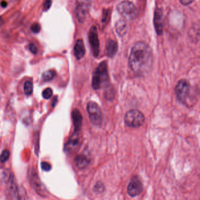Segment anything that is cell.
Returning a JSON list of instances; mask_svg holds the SVG:
<instances>
[{
	"mask_svg": "<svg viewBox=\"0 0 200 200\" xmlns=\"http://www.w3.org/2000/svg\"><path fill=\"white\" fill-rule=\"evenodd\" d=\"M153 64V53L150 46L143 42L134 45L129 56V65L134 73L144 75L150 71Z\"/></svg>",
	"mask_w": 200,
	"mask_h": 200,
	"instance_id": "6da1fadb",
	"label": "cell"
},
{
	"mask_svg": "<svg viewBox=\"0 0 200 200\" xmlns=\"http://www.w3.org/2000/svg\"><path fill=\"white\" fill-rule=\"evenodd\" d=\"M109 83L107 66L105 61L101 62L97 67L92 78V86L95 90L107 87Z\"/></svg>",
	"mask_w": 200,
	"mask_h": 200,
	"instance_id": "7a4b0ae2",
	"label": "cell"
},
{
	"mask_svg": "<svg viewBox=\"0 0 200 200\" xmlns=\"http://www.w3.org/2000/svg\"><path fill=\"white\" fill-rule=\"evenodd\" d=\"M145 120L144 115L138 110L128 111L124 117V123L130 128H139L143 124Z\"/></svg>",
	"mask_w": 200,
	"mask_h": 200,
	"instance_id": "3957f363",
	"label": "cell"
},
{
	"mask_svg": "<svg viewBox=\"0 0 200 200\" xmlns=\"http://www.w3.org/2000/svg\"><path fill=\"white\" fill-rule=\"evenodd\" d=\"M119 14L125 19L132 20L137 15V10L133 4L129 1H123L117 7Z\"/></svg>",
	"mask_w": 200,
	"mask_h": 200,
	"instance_id": "277c9868",
	"label": "cell"
},
{
	"mask_svg": "<svg viewBox=\"0 0 200 200\" xmlns=\"http://www.w3.org/2000/svg\"><path fill=\"white\" fill-rule=\"evenodd\" d=\"M89 118L95 126H100L102 123L103 118L100 107L95 102H89L87 106Z\"/></svg>",
	"mask_w": 200,
	"mask_h": 200,
	"instance_id": "5b68a950",
	"label": "cell"
},
{
	"mask_svg": "<svg viewBox=\"0 0 200 200\" xmlns=\"http://www.w3.org/2000/svg\"><path fill=\"white\" fill-rule=\"evenodd\" d=\"M190 85L189 82L185 79H181L178 81L175 89L176 95L178 100L184 103L189 95Z\"/></svg>",
	"mask_w": 200,
	"mask_h": 200,
	"instance_id": "8992f818",
	"label": "cell"
},
{
	"mask_svg": "<svg viewBox=\"0 0 200 200\" xmlns=\"http://www.w3.org/2000/svg\"><path fill=\"white\" fill-rule=\"evenodd\" d=\"M90 0H76V16L79 22L83 23L86 20L90 8Z\"/></svg>",
	"mask_w": 200,
	"mask_h": 200,
	"instance_id": "52a82bcc",
	"label": "cell"
},
{
	"mask_svg": "<svg viewBox=\"0 0 200 200\" xmlns=\"http://www.w3.org/2000/svg\"><path fill=\"white\" fill-rule=\"evenodd\" d=\"M81 145L80 131H75L65 146V150L67 153L72 154L79 150Z\"/></svg>",
	"mask_w": 200,
	"mask_h": 200,
	"instance_id": "ba28073f",
	"label": "cell"
},
{
	"mask_svg": "<svg viewBox=\"0 0 200 200\" xmlns=\"http://www.w3.org/2000/svg\"><path fill=\"white\" fill-rule=\"evenodd\" d=\"M89 44L91 50L95 57H98L99 54V41L97 28L95 26L92 27L89 33Z\"/></svg>",
	"mask_w": 200,
	"mask_h": 200,
	"instance_id": "9c48e42d",
	"label": "cell"
},
{
	"mask_svg": "<svg viewBox=\"0 0 200 200\" xmlns=\"http://www.w3.org/2000/svg\"><path fill=\"white\" fill-rule=\"evenodd\" d=\"M143 189V185L140 179L134 176L130 180L128 187V193L131 197H136L141 193Z\"/></svg>",
	"mask_w": 200,
	"mask_h": 200,
	"instance_id": "30bf717a",
	"label": "cell"
},
{
	"mask_svg": "<svg viewBox=\"0 0 200 200\" xmlns=\"http://www.w3.org/2000/svg\"><path fill=\"white\" fill-rule=\"evenodd\" d=\"M31 183L32 184L33 189L38 194L44 197H48V191L45 188L44 185L41 182L37 174L33 173L32 175L31 178Z\"/></svg>",
	"mask_w": 200,
	"mask_h": 200,
	"instance_id": "8fae6325",
	"label": "cell"
},
{
	"mask_svg": "<svg viewBox=\"0 0 200 200\" xmlns=\"http://www.w3.org/2000/svg\"><path fill=\"white\" fill-rule=\"evenodd\" d=\"M154 24L157 34L161 35L163 29V12L159 8H157L155 11L154 17Z\"/></svg>",
	"mask_w": 200,
	"mask_h": 200,
	"instance_id": "7c38bea8",
	"label": "cell"
},
{
	"mask_svg": "<svg viewBox=\"0 0 200 200\" xmlns=\"http://www.w3.org/2000/svg\"><path fill=\"white\" fill-rule=\"evenodd\" d=\"M74 54L78 59H80L85 54V48L82 39L76 41L74 46Z\"/></svg>",
	"mask_w": 200,
	"mask_h": 200,
	"instance_id": "4fadbf2b",
	"label": "cell"
},
{
	"mask_svg": "<svg viewBox=\"0 0 200 200\" xmlns=\"http://www.w3.org/2000/svg\"><path fill=\"white\" fill-rule=\"evenodd\" d=\"M72 117L75 131H80L82 123V116L81 113L78 109H74L72 113Z\"/></svg>",
	"mask_w": 200,
	"mask_h": 200,
	"instance_id": "5bb4252c",
	"label": "cell"
},
{
	"mask_svg": "<svg viewBox=\"0 0 200 200\" xmlns=\"http://www.w3.org/2000/svg\"><path fill=\"white\" fill-rule=\"evenodd\" d=\"M89 160L87 156L84 154L78 155L75 159V164L79 169H84L89 165Z\"/></svg>",
	"mask_w": 200,
	"mask_h": 200,
	"instance_id": "9a60e30c",
	"label": "cell"
},
{
	"mask_svg": "<svg viewBox=\"0 0 200 200\" xmlns=\"http://www.w3.org/2000/svg\"><path fill=\"white\" fill-rule=\"evenodd\" d=\"M118 46L116 42L111 39H109L106 44L107 55L109 57H113L116 54Z\"/></svg>",
	"mask_w": 200,
	"mask_h": 200,
	"instance_id": "2e32d148",
	"label": "cell"
},
{
	"mask_svg": "<svg viewBox=\"0 0 200 200\" xmlns=\"http://www.w3.org/2000/svg\"><path fill=\"white\" fill-rule=\"evenodd\" d=\"M128 25L124 20H120L116 24V31L119 36L123 37L127 33Z\"/></svg>",
	"mask_w": 200,
	"mask_h": 200,
	"instance_id": "e0dca14e",
	"label": "cell"
},
{
	"mask_svg": "<svg viewBox=\"0 0 200 200\" xmlns=\"http://www.w3.org/2000/svg\"><path fill=\"white\" fill-rule=\"evenodd\" d=\"M24 90L25 94L27 96L31 95L33 92V85L31 82L27 81L24 86Z\"/></svg>",
	"mask_w": 200,
	"mask_h": 200,
	"instance_id": "ac0fdd59",
	"label": "cell"
},
{
	"mask_svg": "<svg viewBox=\"0 0 200 200\" xmlns=\"http://www.w3.org/2000/svg\"><path fill=\"white\" fill-rule=\"evenodd\" d=\"M56 73L55 71L50 70L45 72L42 75V78L45 81H50L55 76Z\"/></svg>",
	"mask_w": 200,
	"mask_h": 200,
	"instance_id": "d6986e66",
	"label": "cell"
},
{
	"mask_svg": "<svg viewBox=\"0 0 200 200\" xmlns=\"http://www.w3.org/2000/svg\"><path fill=\"white\" fill-rule=\"evenodd\" d=\"M10 155V153L8 150H6L3 151L0 156V161L2 163H5L9 159Z\"/></svg>",
	"mask_w": 200,
	"mask_h": 200,
	"instance_id": "ffe728a7",
	"label": "cell"
},
{
	"mask_svg": "<svg viewBox=\"0 0 200 200\" xmlns=\"http://www.w3.org/2000/svg\"><path fill=\"white\" fill-rule=\"evenodd\" d=\"M52 95H53L52 90L50 88H46V89H45L42 93V96L45 99H50Z\"/></svg>",
	"mask_w": 200,
	"mask_h": 200,
	"instance_id": "44dd1931",
	"label": "cell"
},
{
	"mask_svg": "<svg viewBox=\"0 0 200 200\" xmlns=\"http://www.w3.org/2000/svg\"><path fill=\"white\" fill-rule=\"evenodd\" d=\"M31 29L33 33H39L41 31V26L38 23H34L31 25Z\"/></svg>",
	"mask_w": 200,
	"mask_h": 200,
	"instance_id": "7402d4cb",
	"label": "cell"
},
{
	"mask_svg": "<svg viewBox=\"0 0 200 200\" xmlns=\"http://www.w3.org/2000/svg\"><path fill=\"white\" fill-rule=\"evenodd\" d=\"M41 168L43 170H44L45 172H49L51 170V165L50 163H47V162H42L41 163Z\"/></svg>",
	"mask_w": 200,
	"mask_h": 200,
	"instance_id": "603a6c76",
	"label": "cell"
},
{
	"mask_svg": "<svg viewBox=\"0 0 200 200\" xmlns=\"http://www.w3.org/2000/svg\"><path fill=\"white\" fill-rule=\"evenodd\" d=\"M28 48L29 50H30V52L33 54L34 55H36L37 53H38V49H37V47L35 46V45L34 44H33V43H31L28 46Z\"/></svg>",
	"mask_w": 200,
	"mask_h": 200,
	"instance_id": "cb8c5ba5",
	"label": "cell"
},
{
	"mask_svg": "<svg viewBox=\"0 0 200 200\" xmlns=\"http://www.w3.org/2000/svg\"><path fill=\"white\" fill-rule=\"evenodd\" d=\"M52 5V0H45L43 4V10L44 11H48Z\"/></svg>",
	"mask_w": 200,
	"mask_h": 200,
	"instance_id": "d4e9b609",
	"label": "cell"
},
{
	"mask_svg": "<svg viewBox=\"0 0 200 200\" xmlns=\"http://www.w3.org/2000/svg\"><path fill=\"white\" fill-rule=\"evenodd\" d=\"M194 0H180V1L181 2V3L182 4H183L184 6H187L189 5L191 3H192L193 2Z\"/></svg>",
	"mask_w": 200,
	"mask_h": 200,
	"instance_id": "484cf974",
	"label": "cell"
},
{
	"mask_svg": "<svg viewBox=\"0 0 200 200\" xmlns=\"http://www.w3.org/2000/svg\"><path fill=\"white\" fill-rule=\"evenodd\" d=\"M57 101H58V98H57V96H55V97L54 98V100H53L52 104V106L53 107H55V106L56 105V103H57Z\"/></svg>",
	"mask_w": 200,
	"mask_h": 200,
	"instance_id": "4316f807",
	"label": "cell"
},
{
	"mask_svg": "<svg viewBox=\"0 0 200 200\" xmlns=\"http://www.w3.org/2000/svg\"><path fill=\"white\" fill-rule=\"evenodd\" d=\"M1 4L2 7H6V6H7V3H6V1H3V2H2Z\"/></svg>",
	"mask_w": 200,
	"mask_h": 200,
	"instance_id": "83f0119b",
	"label": "cell"
}]
</instances>
